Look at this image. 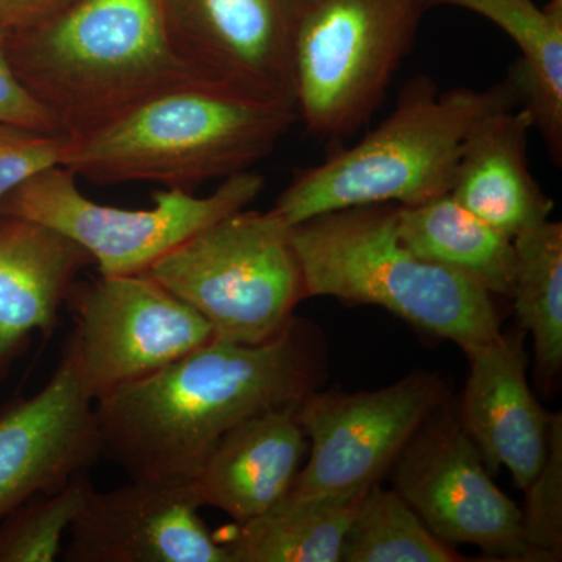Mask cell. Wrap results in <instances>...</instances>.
Listing matches in <instances>:
<instances>
[{"mask_svg":"<svg viewBox=\"0 0 562 562\" xmlns=\"http://www.w3.org/2000/svg\"><path fill=\"white\" fill-rule=\"evenodd\" d=\"M398 238L417 257L460 273L490 294L512 295L513 238L479 220L452 195L395 209Z\"/></svg>","mask_w":562,"mask_h":562,"instance_id":"cell-21","label":"cell"},{"mask_svg":"<svg viewBox=\"0 0 562 562\" xmlns=\"http://www.w3.org/2000/svg\"><path fill=\"white\" fill-rule=\"evenodd\" d=\"M460 419L490 469L505 465L527 490L549 457L553 414L536 401L527 380L522 341L498 335L469 347Z\"/></svg>","mask_w":562,"mask_h":562,"instance_id":"cell-15","label":"cell"},{"mask_svg":"<svg viewBox=\"0 0 562 562\" xmlns=\"http://www.w3.org/2000/svg\"><path fill=\"white\" fill-rule=\"evenodd\" d=\"M144 273L201 314L217 341H269L305 299L291 227L272 210L236 211Z\"/></svg>","mask_w":562,"mask_h":562,"instance_id":"cell-7","label":"cell"},{"mask_svg":"<svg viewBox=\"0 0 562 562\" xmlns=\"http://www.w3.org/2000/svg\"><path fill=\"white\" fill-rule=\"evenodd\" d=\"M517 102L509 80L486 90L441 92L428 77H414L379 127L321 165L295 172L271 210L292 227L331 211L412 206L449 194L469 140Z\"/></svg>","mask_w":562,"mask_h":562,"instance_id":"cell-3","label":"cell"},{"mask_svg":"<svg viewBox=\"0 0 562 562\" xmlns=\"http://www.w3.org/2000/svg\"><path fill=\"white\" fill-rule=\"evenodd\" d=\"M446 398V384L427 372L383 390L310 392L297 406L310 457L290 492L341 494L380 483Z\"/></svg>","mask_w":562,"mask_h":562,"instance_id":"cell-10","label":"cell"},{"mask_svg":"<svg viewBox=\"0 0 562 562\" xmlns=\"http://www.w3.org/2000/svg\"><path fill=\"white\" fill-rule=\"evenodd\" d=\"M92 487L88 472L60 491L22 503L0 520V562H54Z\"/></svg>","mask_w":562,"mask_h":562,"instance_id":"cell-24","label":"cell"},{"mask_svg":"<svg viewBox=\"0 0 562 562\" xmlns=\"http://www.w3.org/2000/svg\"><path fill=\"white\" fill-rule=\"evenodd\" d=\"M395 209L353 206L292 225L305 297L382 306L462 350L497 338L492 294L409 250L398 238Z\"/></svg>","mask_w":562,"mask_h":562,"instance_id":"cell-5","label":"cell"},{"mask_svg":"<svg viewBox=\"0 0 562 562\" xmlns=\"http://www.w3.org/2000/svg\"><path fill=\"white\" fill-rule=\"evenodd\" d=\"M428 7L472 11L502 29L522 57L509 83L531 114L553 160L562 157V0L539 7L535 0H428Z\"/></svg>","mask_w":562,"mask_h":562,"instance_id":"cell-19","label":"cell"},{"mask_svg":"<svg viewBox=\"0 0 562 562\" xmlns=\"http://www.w3.org/2000/svg\"><path fill=\"white\" fill-rule=\"evenodd\" d=\"M446 405V403H443ZM439 406L395 461V491L443 542L530 561L522 509L492 482L460 409Z\"/></svg>","mask_w":562,"mask_h":562,"instance_id":"cell-11","label":"cell"},{"mask_svg":"<svg viewBox=\"0 0 562 562\" xmlns=\"http://www.w3.org/2000/svg\"><path fill=\"white\" fill-rule=\"evenodd\" d=\"M428 0H294L295 111L306 132L339 140L382 105Z\"/></svg>","mask_w":562,"mask_h":562,"instance_id":"cell-6","label":"cell"},{"mask_svg":"<svg viewBox=\"0 0 562 562\" xmlns=\"http://www.w3.org/2000/svg\"><path fill=\"white\" fill-rule=\"evenodd\" d=\"M69 138L0 122V201L33 173L61 165Z\"/></svg>","mask_w":562,"mask_h":562,"instance_id":"cell-26","label":"cell"},{"mask_svg":"<svg viewBox=\"0 0 562 562\" xmlns=\"http://www.w3.org/2000/svg\"><path fill=\"white\" fill-rule=\"evenodd\" d=\"M297 406L255 414L222 436L192 482L202 506L243 524L286 497L308 447Z\"/></svg>","mask_w":562,"mask_h":562,"instance_id":"cell-17","label":"cell"},{"mask_svg":"<svg viewBox=\"0 0 562 562\" xmlns=\"http://www.w3.org/2000/svg\"><path fill=\"white\" fill-rule=\"evenodd\" d=\"M7 54L70 139L162 92L205 88L173 55L162 0H79L54 20L7 33Z\"/></svg>","mask_w":562,"mask_h":562,"instance_id":"cell-2","label":"cell"},{"mask_svg":"<svg viewBox=\"0 0 562 562\" xmlns=\"http://www.w3.org/2000/svg\"><path fill=\"white\" fill-rule=\"evenodd\" d=\"M99 457L94 401L66 341L43 390L0 414V520L33 497L60 491Z\"/></svg>","mask_w":562,"mask_h":562,"instance_id":"cell-13","label":"cell"},{"mask_svg":"<svg viewBox=\"0 0 562 562\" xmlns=\"http://www.w3.org/2000/svg\"><path fill=\"white\" fill-rule=\"evenodd\" d=\"M514 312L535 342L536 368L550 383L562 368V224L546 220L513 239Z\"/></svg>","mask_w":562,"mask_h":562,"instance_id":"cell-22","label":"cell"},{"mask_svg":"<svg viewBox=\"0 0 562 562\" xmlns=\"http://www.w3.org/2000/svg\"><path fill=\"white\" fill-rule=\"evenodd\" d=\"M192 483L132 480L88 491L69 528L68 562H231L203 522Z\"/></svg>","mask_w":562,"mask_h":562,"instance_id":"cell-14","label":"cell"},{"mask_svg":"<svg viewBox=\"0 0 562 562\" xmlns=\"http://www.w3.org/2000/svg\"><path fill=\"white\" fill-rule=\"evenodd\" d=\"M317 373L316 346L294 319L254 346L213 339L94 402L101 457L132 480L192 483L225 432L301 403Z\"/></svg>","mask_w":562,"mask_h":562,"instance_id":"cell-1","label":"cell"},{"mask_svg":"<svg viewBox=\"0 0 562 562\" xmlns=\"http://www.w3.org/2000/svg\"><path fill=\"white\" fill-rule=\"evenodd\" d=\"M297 121L291 106L177 88L99 131L69 138L61 166L91 183L140 181L192 192L211 180L251 171Z\"/></svg>","mask_w":562,"mask_h":562,"instance_id":"cell-4","label":"cell"},{"mask_svg":"<svg viewBox=\"0 0 562 562\" xmlns=\"http://www.w3.org/2000/svg\"><path fill=\"white\" fill-rule=\"evenodd\" d=\"M0 122L63 135L54 117L18 79L7 54V32L3 31H0Z\"/></svg>","mask_w":562,"mask_h":562,"instance_id":"cell-27","label":"cell"},{"mask_svg":"<svg viewBox=\"0 0 562 562\" xmlns=\"http://www.w3.org/2000/svg\"><path fill=\"white\" fill-rule=\"evenodd\" d=\"M94 265L65 233L0 213V382L35 331L49 338L77 277Z\"/></svg>","mask_w":562,"mask_h":562,"instance_id":"cell-16","label":"cell"},{"mask_svg":"<svg viewBox=\"0 0 562 562\" xmlns=\"http://www.w3.org/2000/svg\"><path fill=\"white\" fill-rule=\"evenodd\" d=\"M173 55L211 91L295 109L294 0H162Z\"/></svg>","mask_w":562,"mask_h":562,"instance_id":"cell-12","label":"cell"},{"mask_svg":"<svg viewBox=\"0 0 562 562\" xmlns=\"http://www.w3.org/2000/svg\"><path fill=\"white\" fill-rule=\"evenodd\" d=\"M344 562L464 561L450 543L432 535L397 491L369 487L344 538Z\"/></svg>","mask_w":562,"mask_h":562,"instance_id":"cell-23","label":"cell"},{"mask_svg":"<svg viewBox=\"0 0 562 562\" xmlns=\"http://www.w3.org/2000/svg\"><path fill=\"white\" fill-rule=\"evenodd\" d=\"M79 0H0V31H27L60 16Z\"/></svg>","mask_w":562,"mask_h":562,"instance_id":"cell-28","label":"cell"},{"mask_svg":"<svg viewBox=\"0 0 562 562\" xmlns=\"http://www.w3.org/2000/svg\"><path fill=\"white\" fill-rule=\"evenodd\" d=\"M76 176L57 165L33 173L0 201V213L49 225L79 243L101 276L144 273L166 254L214 222L246 210L265 188L261 173L222 180L205 198L179 190L158 191L150 210H124L81 194Z\"/></svg>","mask_w":562,"mask_h":562,"instance_id":"cell-8","label":"cell"},{"mask_svg":"<svg viewBox=\"0 0 562 562\" xmlns=\"http://www.w3.org/2000/svg\"><path fill=\"white\" fill-rule=\"evenodd\" d=\"M535 127L527 110L495 114L469 140L450 195L492 228L516 238L549 220L553 201L528 168V132Z\"/></svg>","mask_w":562,"mask_h":562,"instance_id":"cell-18","label":"cell"},{"mask_svg":"<svg viewBox=\"0 0 562 562\" xmlns=\"http://www.w3.org/2000/svg\"><path fill=\"white\" fill-rule=\"evenodd\" d=\"M527 492L524 536L531 560L557 561L562 554V419L553 414L549 457Z\"/></svg>","mask_w":562,"mask_h":562,"instance_id":"cell-25","label":"cell"},{"mask_svg":"<svg viewBox=\"0 0 562 562\" xmlns=\"http://www.w3.org/2000/svg\"><path fill=\"white\" fill-rule=\"evenodd\" d=\"M368 490L288 492L269 512L216 535L231 562H339L344 538Z\"/></svg>","mask_w":562,"mask_h":562,"instance_id":"cell-20","label":"cell"},{"mask_svg":"<svg viewBox=\"0 0 562 562\" xmlns=\"http://www.w3.org/2000/svg\"><path fill=\"white\" fill-rule=\"evenodd\" d=\"M66 303L76 317L68 341L94 402L214 339L201 314L147 273L76 281Z\"/></svg>","mask_w":562,"mask_h":562,"instance_id":"cell-9","label":"cell"}]
</instances>
